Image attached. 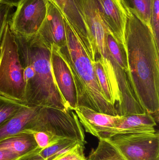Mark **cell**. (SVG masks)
<instances>
[{"mask_svg":"<svg viewBox=\"0 0 159 160\" xmlns=\"http://www.w3.org/2000/svg\"><path fill=\"white\" fill-rule=\"evenodd\" d=\"M128 77L139 103L158 121L159 47L151 29L129 10L125 34Z\"/></svg>","mask_w":159,"mask_h":160,"instance_id":"6da1fadb","label":"cell"},{"mask_svg":"<svg viewBox=\"0 0 159 160\" xmlns=\"http://www.w3.org/2000/svg\"><path fill=\"white\" fill-rule=\"evenodd\" d=\"M14 34L23 68L24 104L62 110L69 109L53 78L51 48L48 47L37 33L31 36Z\"/></svg>","mask_w":159,"mask_h":160,"instance_id":"7a4b0ae2","label":"cell"},{"mask_svg":"<svg viewBox=\"0 0 159 160\" xmlns=\"http://www.w3.org/2000/svg\"><path fill=\"white\" fill-rule=\"evenodd\" d=\"M65 26L66 44L59 51L68 65L74 82L77 107L85 106L99 112L118 115L115 107L105 99L102 93L92 61L65 20Z\"/></svg>","mask_w":159,"mask_h":160,"instance_id":"3957f363","label":"cell"},{"mask_svg":"<svg viewBox=\"0 0 159 160\" xmlns=\"http://www.w3.org/2000/svg\"><path fill=\"white\" fill-rule=\"evenodd\" d=\"M0 95L25 103L23 68L17 44L9 22L5 28L0 52Z\"/></svg>","mask_w":159,"mask_h":160,"instance_id":"277c9868","label":"cell"},{"mask_svg":"<svg viewBox=\"0 0 159 160\" xmlns=\"http://www.w3.org/2000/svg\"><path fill=\"white\" fill-rule=\"evenodd\" d=\"M124 160H159V134H117L107 139Z\"/></svg>","mask_w":159,"mask_h":160,"instance_id":"5b68a950","label":"cell"},{"mask_svg":"<svg viewBox=\"0 0 159 160\" xmlns=\"http://www.w3.org/2000/svg\"><path fill=\"white\" fill-rule=\"evenodd\" d=\"M47 4L48 0H22L9 21L11 31L24 36L36 34L46 17Z\"/></svg>","mask_w":159,"mask_h":160,"instance_id":"8992f818","label":"cell"},{"mask_svg":"<svg viewBox=\"0 0 159 160\" xmlns=\"http://www.w3.org/2000/svg\"><path fill=\"white\" fill-rule=\"evenodd\" d=\"M101 17L110 34L125 47V34L129 10L122 0H97Z\"/></svg>","mask_w":159,"mask_h":160,"instance_id":"52a82bcc","label":"cell"},{"mask_svg":"<svg viewBox=\"0 0 159 160\" xmlns=\"http://www.w3.org/2000/svg\"><path fill=\"white\" fill-rule=\"evenodd\" d=\"M74 111L86 132L99 139L112 137L122 117L99 112L85 106H78Z\"/></svg>","mask_w":159,"mask_h":160,"instance_id":"ba28073f","label":"cell"},{"mask_svg":"<svg viewBox=\"0 0 159 160\" xmlns=\"http://www.w3.org/2000/svg\"><path fill=\"white\" fill-rule=\"evenodd\" d=\"M51 64L54 81L67 107L74 111L77 107L75 85L68 65L55 45L51 46Z\"/></svg>","mask_w":159,"mask_h":160,"instance_id":"9c48e42d","label":"cell"},{"mask_svg":"<svg viewBox=\"0 0 159 160\" xmlns=\"http://www.w3.org/2000/svg\"><path fill=\"white\" fill-rule=\"evenodd\" d=\"M36 33L49 48L55 45L61 48L66 44L65 19L58 8L48 0L46 17Z\"/></svg>","mask_w":159,"mask_h":160,"instance_id":"30bf717a","label":"cell"},{"mask_svg":"<svg viewBox=\"0 0 159 160\" xmlns=\"http://www.w3.org/2000/svg\"><path fill=\"white\" fill-rule=\"evenodd\" d=\"M40 107L26 106L16 115L0 124V141L23 132H38Z\"/></svg>","mask_w":159,"mask_h":160,"instance_id":"8fae6325","label":"cell"},{"mask_svg":"<svg viewBox=\"0 0 159 160\" xmlns=\"http://www.w3.org/2000/svg\"><path fill=\"white\" fill-rule=\"evenodd\" d=\"M53 3L60 11L65 20L70 25L91 60L95 61V52L90 41L85 24L73 0H48Z\"/></svg>","mask_w":159,"mask_h":160,"instance_id":"7c38bea8","label":"cell"},{"mask_svg":"<svg viewBox=\"0 0 159 160\" xmlns=\"http://www.w3.org/2000/svg\"><path fill=\"white\" fill-rule=\"evenodd\" d=\"M157 125L154 117L147 112L122 116L113 132V136L117 134L155 132V127Z\"/></svg>","mask_w":159,"mask_h":160,"instance_id":"4fadbf2b","label":"cell"},{"mask_svg":"<svg viewBox=\"0 0 159 160\" xmlns=\"http://www.w3.org/2000/svg\"><path fill=\"white\" fill-rule=\"evenodd\" d=\"M0 148L10 150L21 157L40 148L38 147L32 132H23L1 140Z\"/></svg>","mask_w":159,"mask_h":160,"instance_id":"5bb4252c","label":"cell"},{"mask_svg":"<svg viewBox=\"0 0 159 160\" xmlns=\"http://www.w3.org/2000/svg\"><path fill=\"white\" fill-rule=\"evenodd\" d=\"M79 143H82L72 139H60L50 146L41 149L39 154L45 160H55L75 147Z\"/></svg>","mask_w":159,"mask_h":160,"instance_id":"9a60e30c","label":"cell"},{"mask_svg":"<svg viewBox=\"0 0 159 160\" xmlns=\"http://www.w3.org/2000/svg\"><path fill=\"white\" fill-rule=\"evenodd\" d=\"M122 1L131 13L151 29L150 16L153 0H122Z\"/></svg>","mask_w":159,"mask_h":160,"instance_id":"2e32d148","label":"cell"},{"mask_svg":"<svg viewBox=\"0 0 159 160\" xmlns=\"http://www.w3.org/2000/svg\"><path fill=\"white\" fill-rule=\"evenodd\" d=\"M99 140L98 147L92 150L88 160H124L116 148L107 140Z\"/></svg>","mask_w":159,"mask_h":160,"instance_id":"e0dca14e","label":"cell"},{"mask_svg":"<svg viewBox=\"0 0 159 160\" xmlns=\"http://www.w3.org/2000/svg\"><path fill=\"white\" fill-rule=\"evenodd\" d=\"M26 106L0 95V124L16 115Z\"/></svg>","mask_w":159,"mask_h":160,"instance_id":"ac0fdd59","label":"cell"},{"mask_svg":"<svg viewBox=\"0 0 159 160\" xmlns=\"http://www.w3.org/2000/svg\"><path fill=\"white\" fill-rule=\"evenodd\" d=\"M92 63L100 88L104 97L108 102L115 106L113 104V97L110 85L102 66L98 61H92Z\"/></svg>","mask_w":159,"mask_h":160,"instance_id":"d6986e66","label":"cell"},{"mask_svg":"<svg viewBox=\"0 0 159 160\" xmlns=\"http://www.w3.org/2000/svg\"><path fill=\"white\" fill-rule=\"evenodd\" d=\"M13 7L0 2V52L5 28L13 15Z\"/></svg>","mask_w":159,"mask_h":160,"instance_id":"ffe728a7","label":"cell"},{"mask_svg":"<svg viewBox=\"0 0 159 160\" xmlns=\"http://www.w3.org/2000/svg\"><path fill=\"white\" fill-rule=\"evenodd\" d=\"M150 28L159 47V0H153L150 16Z\"/></svg>","mask_w":159,"mask_h":160,"instance_id":"44dd1931","label":"cell"},{"mask_svg":"<svg viewBox=\"0 0 159 160\" xmlns=\"http://www.w3.org/2000/svg\"><path fill=\"white\" fill-rule=\"evenodd\" d=\"M32 132L33 134L35 140L38 147L41 149L48 147L60 140L44 132Z\"/></svg>","mask_w":159,"mask_h":160,"instance_id":"7402d4cb","label":"cell"},{"mask_svg":"<svg viewBox=\"0 0 159 160\" xmlns=\"http://www.w3.org/2000/svg\"><path fill=\"white\" fill-rule=\"evenodd\" d=\"M85 144L79 143L75 147L59 157L55 160H73L82 154H84Z\"/></svg>","mask_w":159,"mask_h":160,"instance_id":"603a6c76","label":"cell"},{"mask_svg":"<svg viewBox=\"0 0 159 160\" xmlns=\"http://www.w3.org/2000/svg\"><path fill=\"white\" fill-rule=\"evenodd\" d=\"M19 156L7 149L0 148V160H15Z\"/></svg>","mask_w":159,"mask_h":160,"instance_id":"cb8c5ba5","label":"cell"},{"mask_svg":"<svg viewBox=\"0 0 159 160\" xmlns=\"http://www.w3.org/2000/svg\"><path fill=\"white\" fill-rule=\"evenodd\" d=\"M41 149V148H39L31 153L19 157L15 160H45L39 154Z\"/></svg>","mask_w":159,"mask_h":160,"instance_id":"d4e9b609","label":"cell"},{"mask_svg":"<svg viewBox=\"0 0 159 160\" xmlns=\"http://www.w3.org/2000/svg\"><path fill=\"white\" fill-rule=\"evenodd\" d=\"M22 0H0V2L12 7H17Z\"/></svg>","mask_w":159,"mask_h":160,"instance_id":"484cf974","label":"cell"},{"mask_svg":"<svg viewBox=\"0 0 159 160\" xmlns=\"http://www.w3.org/2000/svg\"><path fill=\"white\" fill-rule=\"evenodd\" d=\"M73 160H87L86 159L84 154H82Z\"/></svg>","mask_w":159,"mask_h":160,"instance_id":"4316f807","label":"cell"}]
</instances>
